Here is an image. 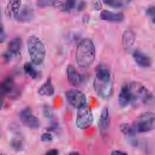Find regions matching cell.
Here are the masks:
<instances>
[{"instance_id": "cell-1", "label": "cell", "mask_w": 155, "mask_h": 155, "mask_svg": "<svg viewBox=\"0 0 155 155\" xmlns=\"http://www.w3.org/2000/svg\"><path fill=\"white\" fill-rule=\"evenodd\" d=\"M151 97V93L144 85L137 82H131L121 88L118 102L122 107H126L130 105L138 106L146 103Z\"/></svg>"}, {"instance_id": "cell-2", "label": "cell", "mask_w": 155, "mask_h": 155, "mask_svg": "<svg viewBox=\"0 0 155 155\" xmlns=\"http://www.w3.org/2000/svg\"><path fill=\"white\" fill-rule=\"evenodd\" d=\"M93 87L98 96L104 99L110 97L113 91V79L110 70L105 64H99L96 70Z\"/></svg>"}, {"instance_id": "cell-3", "label": "cell", "mask_w": 155, "mask_h": 155, "mask_svg": "<svg viewBox=\"0 0 155 155\" xmlns=\"http://www.w3.org/2000/svg\"><path fill=\"white\" fill-rule=\"evenodd\" d=\"M96 50L93 41L89 38L82 39L78 44L75 59L78 65L81 68H87L90 66L94 61Z\"/></svg>"}, {"instance_id": "cell-4", "label": "cell", "mask_w": 155, "mask_h": 155, "mask_svg": "<svg viewBox=\"0 0 155 155\" xmlns=\"http://www.w3.org/2000/svg\"><path fill=\"white\" fill-rule=\"evenodd\" d=\"M27 50L31 62L37 65L43 63L45 58L46 50L42 41L35 35L30 36L27 39Z\"/></svg>"}, {"instance_id": "cell-5", "label": "cell", "mask_w": 155, "mask_h": 155, "mask_svg": "<svg viewBox=\"0 0 155 155\" xmlns=\"http://www.w3.org/2000/svg\"><path fill=\"white\" fill-rule=\"evenodd\" d=\"M130 125L133 135L155 130V113L149 111L140 114Z\"/></svg>"}, {"instance_id": "cell-6", "label": "cell", "mask_w": 155, "mask_h": 155, "mask_svg": "<svg viewBox=\"0 0 155 155\" xmlns=\"http://www.w3.org/2000/svg\"><path fill=\"white\" fill-rule=\"evenodd\" d=\"M93 121V114L87 105L80 108L78 110L76 119V126L80 129H85L91 125Z\"/></svg>"}, {"instance_id": "cell-7", "label": "cell", "mask_w": 155, "mask_h": 155, "mask_svg": "<svg viewBox=\"0 0 155 155\" xmlns=\"http://www.w3.org/2000/svg\"><path fill=\"white\" fill-rule=\"evenodd\" d=\"M0 90L4 96L12 99H16L21 96L20 89L10 77L6 78L0 83Z\"/></svg>"}, {"instance_id": "cell-8", "label": "cell", "mask_w": 155, "mask_h": 155, "mask_svg": "<svg viewBox=\"0 0 155 155\" xmlns=\"http://www.w3.org/2000/svg\"><path fill=\"white\" fill-rule=\"evenodd\" d=\"M65 97L69 104L76 108L87 105V98L84 93L77 89H70L65 92Z\"/></svg>"}, {"instance_id": "cell-9", "label": "cell", "mask_w": 155, "mask_h": 155, "mask_svg": "<svg viewBox=\"0 0 155 155\" xmlns=\"http://www.w3.org/2000/svg\"><path fill=\"white\" fill-rule=\"evenodd\" d=\"M21 122L26 127L35 129L40 126V121L39 119L34 116L30 107H26L22 110L19 114Z\"/></svg>"}, {"instance_id": "cell-10", "label": "cell", "mask_w": 155, "mask_h": 155, "mask_svg": "<svg viewBox=\"0 0 155 155\" xmlns=\"http://www.w3.org/2000/svg\"><path fill=\"white\" fill-rule=\"evenodd\" d=\"M21 5V0H9L5 8V16L10 18H16L19 12Z\"/></svg>"}, {"instance_id": "cell-11", "label": "cell", "mask_w": 155, "mask_h": 155, "mask_svg": "<svg viewBox=\"0 0 155 155\" xmlns=\"http://www.w3.org/2000/svg\"><path fill=\"white\" fill-rule=\"evenodd\" d=\"M67 76L68 82L73 86H79L82 82V78L72 65H68L67 68Z\"/></svg>"}, {"instance_id": "cell-12", "label": "cell", "mask_w": 155, "mask_h": 155, "mask_svg": "<svg viewBox=\"0 0 155 155\" xmlns=\"http://www.w3.org/2000/svg\"><path fill=\"white\" fill-rule=\"evenodd\" d=\"M33 15L34 10L33 7L30 5L25 4L22 7L15 19L19 22L25 23L30 22L32 19Z\"/></svg>"}, {"instance_id": "cell-13", "label": "cell", "mask_w": 155, "mask_h": 155, "mask_svg": "<svg viewBox=\"0 0 155 155\" xmlns=\"http://www.w3.org/2000/svg\"><path fill=\"white\" fill-rule=\"evenodd\" d=\"M132 56L136 63L141 67L147 68L151 65L150 58L140 50H135L132 53Z\"/></svg>"}, {"instance_id": "cell-14", "label": "cell", "mask_w": 155, "mask_h": 155, "mask_svg": "<svg viewBox=\"0 0 155 155\" xmlns=\"http://www.w3.org/2000/svg\"><path fill=\"white\" fill-rule=\"evenodd\" d=\"M22 45V39L20 37L17 36L13 38L8 43L7 48V53L4 56L8 59L9 57L16 56L20 51Z\"/></svg>"}, {"instance_id": "cell-15", "label": "cell", "mask_w": 155, "mask_h": 155, "mask_svg": "<svg viewBox=\"0 0 155 155\" xmlns=\"http://www.w3.org/2000/svg\"><path fill=\"white\" fill-rule=\"evenodd\" d=\"M101 19L111 22H120L124 19L122 13H114L108 10H102L100 13Z\"/></svg>"}, {"instance_id": "cell-16", "label": "cell", "mask_w": 155, "mask_h": 155, "mask_svg": "<svg viewBox=\"0 0 155 155\" xmlns=\"http://www.w3.org/2000/svg\"><path fill=\"white\" fill-rule=\"evenodd\" d=\"M110 123V116L108 107L103 108L99 120V128L101 131H105L109 127Z\"/></svg>"}, {"instance_id": "cell-17", "label": "cell", "mask_w": 155, "mask_h": 155, "mask_svg": "<svg viewBox=\"0 0 155 155\" xmlns=\"http://www.w3.org/2000/svg\"><path fill=\"white\" fill-rule=\"evenodd\" d=\"M136 39L135 33L131 29H128L125 30L122 37V45L126 48H130L134 43Z\"/></svg>"}, {"instance_id": "cell-18", "label": "cell", "mask_w": 155, "mask_h": 155, "mask_svg": "<svg viewBox=\"0 0 155 155\" xmlns=\"http://www.w3.org/2000/svg\"><path fill=\"white\" fill-rule=\"evenodd\" d=\"M54 93V89L51 83V80L50 78L43 84V85L38 90V93L43 96H50Z\"/></svg>"}, {"instance_id": "cell-19", "label": "cell", "mask_w": 155, "mask_h": 155, "mask_svg": "<svg viewBox=\"0 0 155 155\" xmlns=\"http://www.w3.org/2000/svg\"><path fill=\"white\" fill-rule=\"evenodd\" d=\"M24 70L26 74L32 79H36L38 76V72L33 66L29 62H27L24 65Z\"/></svg>"}, {"instance_id": "cell-20", "label": "cell", "mask_w": 155, "mask_h": 155, "mask_svg": "<svg viewBox=\"0 0 155 155\" xmlns=\"http://www.w3.org/2000/svg\"><path fill=\"white\" fill-rule=\"evenodd\" d=\"M103 2L113 8H121L124 5L122 0H102Z\"/></svg>"}, {"instance_id": "cell-21", "label": "cell", "mask_w": 155, "mask_h": 155, "mask_svg": "<svg viewBox=\"0 0 155 155\" xmlns=\"http://www.w3.org/2000/svg\"><path fill=\"white\" fill-rule=\"evenodd\" d=\"M146 15L151 21L155 24V6L149 7L146 10Z\"/></svg>"}, {"instance_id": "cell-22", "label": "cell", "mask_w": 155, "mask_h": 155, "mask_svg": "<svg viewBox=\"0 0 155 155\" xmlns=\"http://www.w3.org/2000/svg\"><path fill=\"white\" fill-rule=\"evenodd\" d=\"M54 0H37L36 4L41 8H44L48 6H53Z\"/></svg>"}, {"instance_id": "cell-23", "label": "cell", "mask_w": 155, "mask_h": 155, "mask_svg": "<svg viewBox=\"0 0 155 155\" xmlns=\"http://www.w3.org/2000/svg\"><path fill=\"white\" fill-rule=\"evenodd\" d=\"M53 6L55 8L58 9L59 10L61 11V12H66L65 10V4L62 2L61 1H59L58 0H54Z\"/></svg>"}, {"instance_id": "cell-24", "label": "cell", "mask_w": 155, "mask_h": 155, "mask_svg": "<svg viewBox=\"0 0 155 155\" xmlns=\"http://www.w3.org/2000/svg\"><path fill=\"white\" fill-rule=\"evenodd\" d=\"M76 1V0H65V3L64 4L66 12H69L74 7Z\"/></svg>"}, {"instance_id": "cell-25", "label": "cell", "mask_w": 155, "mask_h": 155, "mask_svg": "<svg viewBox=\"0 0 155 155\" xmlns=\"http://www.w3.org/2000/svg\"><path fill=\"white\" fill-rule=\"evenodd\" d=\"M5 40V33L4 30L3 25L1 22V13H0V43H2Z\"/></svg>"}, {"instance_id": "cell-26", "label": "cell", "mask_w": 155, "mask_h": 155, "mask_svg": "<svg viewBox=\"0 0 155 155\" xmlns=\"http://www.w3.org/2000/svg\"><path fill=\"white\" fill-rule=\"evenodd\" d=\"M41 139L44 142H50L52 140V136L48 133H45L41 136Z\"/></svg>"}, {"instance_id": "cell-27", "label": "cell", "mask_w": 155, "mask_h": 155, "mask_svg": "<svg viewBox=\"0 0 155 155\" xmlns=\"http://www.w3.org/2000/svg\"><path fill=\"white\" fill-rule=\"evenodd\" d=\"M93 6L95 10H99L101 8V2L100 0H94L93 2Z\"/></svg>"}, {"instance_id": "cell-28", "label": "cell", "mask_w": 155, "mask_h": 155, "mask_svg": "<svg viewBox=\"0 0 155 155\" xmlns=\"http://www.w3.org/2000/svg\"><path fill=\"white\" fill-rule=\"evenodd\" d=\"M59 151L56 149H51L47 151L45 155H58Z\"/></svg>"}, {"instance_id": "cell-29", "label": "cell", "mask_w": 155, "mask_h": 155, "mask_svg": "<svg viewBox=\"0 0 155 155\" xmlns=\"http://www.w3.org/2000/svg\"><path fill=\"white\" fill-rule=\"evenodd\" d=\"M111 155H128L127 153L120 150H114L111 152Z\"/></svg>"}, {"instance_id": "cell-30", "label": "cell", "mask_w": 155, "mask_h": 155, "mask_svg": "<svg viewBox=\"0 0 155 155\" xmlns=\"http://www.w3.org/2000/svg\"><path fill=\"white\" fill-rule=\"evenodd\" d=\"M4 95L3 94L2 92L0 90V110L2 108V105H3V97H4Z\"/></svg>"}, {"instance_id": "cell-31", "label": "cell", "mask_w": 155, "mask_h": 155, "mask_svg": "<svg viewBox=\"0 0 155 155\" xmlns=\"http://www.w3.org/2000/svg\"><path fill=\"white\" fill-rule=\"evenodd\" d=\"M69 155H80V154H79L78 152H76V151H73V152H71L69 154Z\"/></svg>"}, {"instance_id": "cell-32", "label": "cell", "mask_w": 155, "mask_h": 155, "mask_svg": "<svg viewBox=\"0 0 155 155\" xmlns=\"http://www.w3.org/2000/svg\"><path fill=\"white\" fill-rule=\"evenodd\" d=\"M128 1H133V0H128Z\"/></svg>"}, {"instance_id": "cell-33", "label": "cell", "mask_w": 155, "mask_h": 155, "mask_svg": "<svg viewBox=\"0 0 155 155\" xmlns=\"http://www.w3.org/2000/svg\"><path fill=\"white\" fill-rule=\"evenodd\" d=\"M0 155H4V154H0Z\"/></svg>"}]
</instances>
